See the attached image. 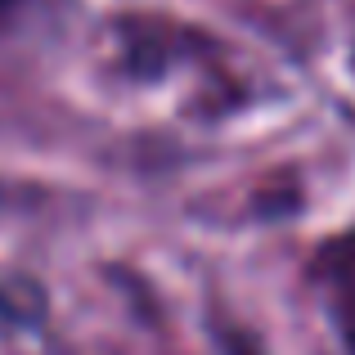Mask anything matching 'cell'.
<instances>
[{
  "label": "cell",
  "instance_id": "cell-1",
  "mask_svg": "<svg viewBox=\"0 0 355 355\" xmlns=\"http://www.w3.org/2000/svg\"><path fill=\"white\" fill-rule=\"evenodd\" d=\"M306 275L320 293L324 320H329L342 355H355V225L315 243Z\"/></svg>",
  "mask_w": 355,
  "mask_h": 355
},
{
  "label": "cell",
  "instance_id": "cell-2",
  "mask_svg": "<svg viewBox=\"0 0 355 355\" xmlns=\"http://www.w3.org/2000/svg\"><path fill=\"white\" fill-rule=\"evenodd\" d=\"M32 5H36V0H0V36H5Z\"/></svg>",
  "mask_w": 355,
  "mask_h": 355
}]
</instances>
